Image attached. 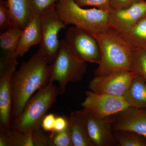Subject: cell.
Segmentation results:
<instances>
[{"mask_svg": "<svg viewBox=\"0 0 146 146\" xmlns=\"http://www.w3.org/2000/svg\"><path fill=\"white\" fill-rule=\"evenodd\" d=\"M58 0H31L33 13L41 16L55 10Z\"/></svg>", "mask_w": 146, "mask_h": 146, "instance_id": "cb8c5ba5", "label": "cell"}, {"mask_svg": "<svg viewBox=\"0 0 146 146\" xmlns=\"http://www.w3.org/2000/svg\"><path fill=\"white\" fill-rule=\"evenodd\" d=\"M22 29L13 25L6 30L1 32L0 35V48L2 58L1 60H13L20 39ZM16 60V59H15Z\"/></svg>", "mask_w": 146, "mask_h": 146, "instance_id": "2e32d148", "label": "cell"}, {"mask_svg": "<svg viewBox=\"0 0 146 146\" xmlns=\"http://www.w3.org/2000/svg\"><path fill=\"white\" fill-rule=\"evenodd\" d=\"M42 38V24L40 16L33 14L22 30L13 58L22 57L31 47L40 44Z\"/></svg>", "mask_w": 146, "mask_h": 146, "instance_id": "5bb4252c", "label": "cell"}, {"mask_svg": "<svg viewBox=\"0 0 146 146\" xmlns=\"http://www.w3.org/2000/svg\"><path fill=\"white\" fill-rule=\"evenodd\" d=\"M131 70L146 83V50L136 49L133 52Z\"/></svg>", "mask_w": 146, "mask_h": 146, "instance_id": "7402d4cb", "label": "cell"}, {"mask_svg": "<svg viewBox=\"0 0 146 146\" xmlns=\"http://www.w3.org/2000/svg\"><path fill=\"white\" fill-rule=\"evenodd\" d=\"M68 127V119L65 117L58 116L56 118L53 132H60Z\"/></svg>", "mask_w": 146, "mask_h": 146, "instance_id": "f1b7e54d", "label": "cell"}, {"mask_svg": "<svg viewBox=\"0 0 146 146\" xmlns=\"http://www.w3.org/2000/svg\"><path fill=\"white\" fill-rule=\"evenodd\" d=\"M93 35L98 41L101 54L95 76L104 75L115 71H131L134 49L122 35L109 27Z\"/></svg>", "mask_w": 146, "mask_h": 146, "instance_id": "7a4b0ae2", "label": "cell"}, {"mask_svg": "<svg viewBox=\"0 0 146 146\" xmlns=\"http://www.w3.org/2000/svg\"><path fill=\"white\" fill-rule=\"evenodd\" d=\"M56 117V115L53 113L46 115L42 123V128L44 131L48 133L53 132Z\"/></svg>", "mask_w": 146, "mask_h": 146, "instance_id": "83f0119b", "label": "cell"}, {"mask_svg": "<svg viewBox=\"0 0 146 146\" xmlns=\"http://www.w3.org/2000/svg\"><path fill=\"white\" fill-rule=\"evenodd\" d=\"M42 24V38L38 52L50 65L56 58L60 50V42L58 34L66 25L55 10L40 16Z\"/></svg>", "mask_w": 146, "mask_h": 146, "instance_id": "52a82bcc", "label": "cell"}, {"mask_svg": "<svg viewBox=\"0 0 146 146\" xmlns=\"http://www.w3.org/2000/svg\"><path fill=\"white\" fill-rule=\"evenodd\" d=\"M17 65V60H1L0 131L4 132L10 127L13 105L11 80Z\"/></svg>", "mask_w": 146, "mask_h": 146, "instance_id": "9c48e42d", "label": "cell"}, {"mask_svg": "<svg viewBox=\"0 0 146 146\" xmlns=\"http://www.w3.org/2000/svg\"><path fill=\"white\" fill-rule=\"evenodd\" d=\"M81 103L84 110L98 119L111 117L130 107L123 97L86 91Z\"/></svg>", "mask_w": 146, "mask_h": 146, "instance_id": "ba28073f", "label": "cell"}, {"mask_svg": "<svg viewBox=\"0 0 146 146\" xmlns=\"http://www.w3.org/2000/svg\"><path fill=\"white\" fill-rule=\"evenodd\" d=\"M48 146H73L69 128L60 132L49 133Z\"/></svg>", "mask_w": 146, "mask_h": 146, "instance_id": "603a6c76", "label": "cell"}, {"mask_svg": "<svg viewBox=\"0 0 146 146\" xmlns=\"http://www.w3.org/2000/svg\"><path fill=\"white\" fill-rule=\"evenodd\" d=\"M113 131H127L137 133L146 139V111L129 107L112 116Z\"/></svg>", "mask_w": 146, "mask_h": 146, "instance_id": "4fadbf2b", "label": "cell"}, {"mask_svg": "<svg viewBox=\"0 0 146 146\" xmlns=\"http://www.w3.org/2000/svg\"><path fill=\"white\" fill-rule=\"evenodd\" d=\"M50 77V65L38 52L22 63L13 74L11 80V121L21 114L31 97L49 83Z\"/></svg>", "mask_w": 146, "mask_h": 146, "instance_id": "6da1fadb", "label": "cell"}, {"mask_svg": "<svg viewBox=\"0 0 146 146\" xmlns=\"http://www.w3.org/2000/svg\"><path fill=\"white\" fill-rule=\"evenodd\" d=\"M145 17L146 0H144L125 9L108 10V27L123 34Z\"/></svg>", "mask_w": 146, "mask_h": 146, "instance_id": "8fae6325", "label": "cell"}, {"mask_svg": "<svg viewBox=\"0 0 146 146\" xmlns=\"http://www.w3.org/2000/svg\"><path fill=\"white\" fill-rule=\"evenodd\" d=\"M80 6H91L103 10H109V0H75Z\"/></svg>", "mask_w": 146, "mask_h": 146, "instance_id": "484cf974", "label": "cell"}, {"mask_svg": "<svg viewBox=\"0 0 146 146\" xmlns=\"http://www.w3.org/2000/svg\"><path fill=\"white\" fill-rule=\"evenodd\" d=\"M14 25L7 1L0 0V30L1 32Z\"/></svg>", "mask_w": 146, "mask_h": 146, "instance_id": "d4e9b609", "label": "cell"}, {"mask_svg": "<svg viewBox=\"0 0 146 146\" xmlns=\"http://www.w3.org/2000/svg\"><path fill=\"white\" fill-rule=\"evenodd\" d=\"M68 128L73 146H93L82 110L71 112L68 118Z\"/></svg>", "mask_w": 146, "mask_h": 146, "instance_id": "9a60e30c", "label": "cell"}, {"mask_svg": "<svg viewBox=\"0 0 146 146\" xmlns=\"http://www.w3.org/2000/svg\"><path fill=\"white\" fill-rule=\"evenodd\" d=\"M93 146H114L117 145L113 134L112 116L98 119L82 110Z\"/></svg>", "mask_w": 146, "mask_h": 146, "instance_id": "7c38bea8", "label": "cell"}, {"mask_svg": "<svg viewBox=\"0 0 146 146\" xmlns=\"http://www.w3.org/2000/svg\"><path fill=\"white\" fill-rule=\"evenodd\" d=\"M135 73L130 70L115 71L96 76L89 82L90 90L98 94L123 96L130 86Z\"/></svg>", "mask_w": 146, "mask_h": 146, "instance_id": "30bf717a", "label": "cell"}, {"mask_svg": "<svg viewBox=\"0 0 146 146\" xmlns=\"http://www.w3.org/2000/svg\"><path fill=\"white\" fill-rule=\"evenodd\" d=\"M50 67V82H58L57 88L60 95L65 93L68 83L81 81L87 70L86 63L74 55L64 39L61 40L59 52Z\"/></svg>", "mask_w": 146, "mask_h": 146, "instance_id": "5b68a950", "label": "cell"}, {"mask_svg": "<svg viewBox=\"0 0 146 146\" xmlns=\"http://www.w3.org/2000/svg\"><path fill=\"white\" fill-rule=\"evenodd\" d=\"M58 94L57 86L50 82L29 100L21 114L11 121L10 128L24 132L42 128V121Z\"/></svg>", "mask_w": 146, "mask_h": 146, "instance_id": "277c9868", "label": "cell"}, {"mask_svg": "<svg viewBox=\"0 0 146 146\" xmlns=\"http://www.w3.org/2000/svg\"><path fill=\"white\" fill-rule=\"evenodd\" d=\"M123 97L130 107L146 108V82L136 75Z\"/></svg>", "mask_w": 146, "mask_h": 146, "instance_id": "ac0fdd59", "label": "cell"}, {"mask_svg": "<svg viewBox=\"0 0 146 146\" xmlns=\"http://www.w3.org/2000/svg\"><path fill=\"white\" fill-rule=\"evenodd\" d=\"M143 1L144 0H109V10L125 9Z\"/></svg>", "mask_w": 146, "mask_h": 146, "instance_id": "4316f807", "label": "cell"}, {"mask_svg": "<svg viewBox=\"0 0 146 146\" xmlns=\"http://www.w3.org/2000/svg\"><path fill=\"white\" fill-rule=\"evenodd\" d=\"M117 145L120 146H146V139L143 136L127 131H113Z\"/></svg>", "mask_w": 146, "mask_h": 146, "instance_id": "44dd1931", "label": "cell"}, {"mask_svg": "<svg viewBox=\"0 0 146 146\" xmlns=\"http://www.w3.org/2000/svg\"><path fill=\"white\" fill-rule=\"evenodd\" d=\"M55 10L65 25H73L92 35L109 27L108 11L96 7L83 8L75 0H58Z\"/></svg>", "mask_w": 146, "mask_h": 146, "instance_id": "3957f363", "label": "cell"}, {"mask_svg": "<svg viewBox=\"0 0 146 146\" xmlns=\"http://www.w3.org/2000/svg\"><path fill=\"white\" fill-rule=\"evenodd\" d=\"M121 34L134 49L146 50V17L125 33Z\"/></svg>", "mask_w": 146, "mask_h": 146, "instance_id": "d6986e66", "label": "cell"}, {"mask_svg": "<svg viewBox=\"0 0 146 146\" xmlns=\"http://www.w3.org/2000/svg\"><path fill=\"white\" fill-rule=\"evenodd\" d=\"M7 1L14 25L23 29L33 14L31 0Z\"/></svg>", "mask_w": 146, "mask_h": 146, "instance_id": "e0dca14e", "label": "cell"}, {"mask_svg": "<svg viewBox=\"0 0 146 146\" xmlns=\"http://www.w3.org/2000/svg\"><path fill=\"white\" fill-rule=\"evenodd\" d=\"M4 132L6 146H35L33 131L24 132L10 128Z\"/></svg>", "mask_w": 146, "mask_h": 146, "instance_id": "ffe728a7", "label": "cell"}, {"mask_svg": "<svg viewBox=\"0 0 146 146\" xmlns=\"http://www.w3.org/2000/svg\"><path fill=\"white\" fill-rule=\"evenodd\" d=\"M64 40L78 60L98 65L100 51L98 41L93 35L74 26L66 31Z\"/></svg>", "mask_w": 146, "mask_h": 146, "instance_id": "8992f818", "label": "cell"}]
</instances>
